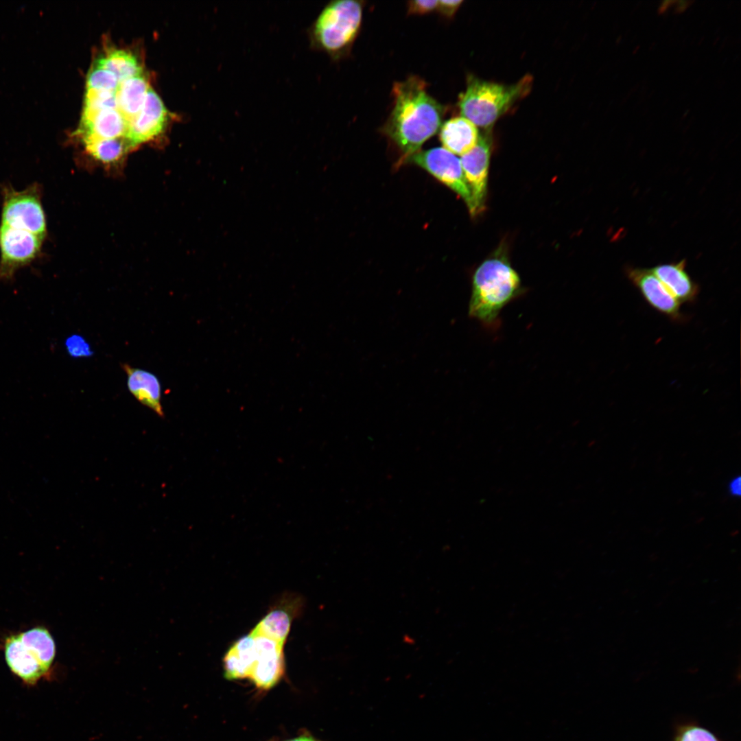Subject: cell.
<instances>
[{
	"instance_id": "obj_1",
	"label": "cell",
	"mask_w": 741,
	"mask_h": 741,
	"mask_svg": "<svg viewBox=\"0 0 741 741\" xmlns=\"http://www.w3.org/2000/svg\"><path fill=\"white\" fill-rule=\"evenodd\" d=\"M392 95L393 108L384 132L402 152L401 164L437 133L445 109L428 93L426 82L418 76L395 82Z\"/></svg>"
},
{
	"instance_id": "obj_2",
	"label": "cell",
	"mask_w": 741,
	"mask_h": 741,
	"mask_svg": "<svg viewBox=\"0 0 741 741\" xmlns=\"http://www.w3.org/2000/svg\"><path fill=\"white\" fill-rule=\"evenodd\" d=\"M471 285L469 315L488 328L498 326L502 309L523 292L518 273L500 249L476 268Z\"/></svg>"
},
{
	"instance_id": "obj_3",
	"label": "cell",
	"mask_w": 741,
	"mask_h": 741,
	"mask_svg": "<svg viewBox=\"0 0 741 741\" xmlns=\"http://www.w3.org/2000/svg\"><path fill=\"white\" fill-rule=\"evenodd\" d=\"M532 85V77L528 75L509 85L469 75L467 88L459 96L460 113L476 126L491 128L499 118L529 93Z\"/></svg>"
},
{
	"instance_id": "obj_4",
	"label": "cell",
	"mask_w": 741,
	"mask_h": 741,
	"mask_svg": "<svg viewBox=\"0 0 741 741\" xmlns=\"http://www.w3.org/2000/svg\"><path fill=\"white\" fill-rule=\"evenodd\" d=\"M362 14V1L329 2L307 30L311 47L325 52L333 60L344 57L360 32Z\"/></svg>"
},
{
	"instance_id": "obj_5",
	"label": "cell",
	"mask_w": 741,
	"mask_h": 741,
	"mask_svg": "<svg viewBox=\"0 0 741 741\" xmlns=\"http://www.w3.org/2000/svg\"><path fill=\"white\" fill-rule=\"evenodd\" d=\"M1 224L24 230L44 239L47 232L45 214L40 187L32 184L23 190L3 189Z\"/></svg>"
},
{
	"instance_id": "obj_6",
	"label": "cell",
	"mask_w": 741,
	"mask_h": 741,
	"mask_svg": "<svg viewBox=\"0 0 741 741\" xmlns=\"http://www.w3.org/2000/svg\"><path fill=\"white\" fill-rule=\"evenodd\" d=\"M406 163H413L424 169L456 193L466 203L471 215L475 216L471 191L460 160L455 154L444 148L420 150L405 159L401 164Z\"/></svg>"
},
{
	"instance_id": "obj_7",
	"label": "cell",
	"mask_w": 741,
	"mask_h": 741,
	"mask_svg": "<svg viewBox=\"0 0 741 741\" xmlns=\"http://www.w3.org/2000/svg\"><path fill=\"white\" fill-rule=\"evenodd\" d=\"M43 239L30 232L1 224L0 281L12 279L18 269L35 259Z\"/></svg>"
},
{
	"instance_id": "obj_8",
	"label": "cell",
	"mask_w": 741,
	"mask_h": 741,
	"mask_svg": "<svg viewBox=\"0 0 741 741\" xmlns=\"http://www.w3.org/2000/svg\"><path fill=\"white\" fill-rule=\"evenodd\" d=\"M491 128L479 134L475 147L460 159L462 171L471 191L475 215L484 209L488 172L492 145Z\"/></svg>"
},
{
	"instance_id": "obj_9",
	"label": "cell",
	"mask_w": 741,
	"mask_h": 741,
	"mask_svg": "<svg viewBox=\"0 0 741 741\" xmlns=\"http://www.w3.org/2000/svg\"><path fill=\"white\" fill-rule=\"evenodd\" d=\"M625 274L651 307L674 322L685 320V316L681 311L680 302L670 294L650 269L627 266Z\"/></svg>"
},
{
	"instance_id": "obj_10",
	"label": "cell",
	"mask_w": 741,
	"mask_h": 741,
	"mask_svg": "<svg viewBox=\"0 0 741 741\" xmlns=\"http://www.w3.org/2000/svg\"><path fill=\"white\" fill-rule=\"evenodd\" d=\"M250 633L255 637L256 657L248 679L257 688L270 690L284 674V645L266 636Z\"/></svg>"
},
{
	"instance_id": "obj_11",
	"label": "cell",
	"mask_w": 741,
	"mask_h": 741,
	"mask_svg": "<svg viewBox=\"0 0 741 741\" xmlns=\"http://www.w3.org/2000/svg\"><path fill=\"white\" fill-rule=\"evenodd\" d=\"M167 110L161 99L150 87L143 107L129 124L126 139L132 148L157 137L164 129Z\"/></svg>"
},
{
	"instance_id": "obj_12",
	"label": "cell",
	"mask_w": 741,
	"mask_h": 741,
	"mask_svg": "<svg viewBox=\"0 0 741 741\" xmlns=\"http://www.w3.org/2000/svg\"><path fill=\"white\" fill-rule=\"evenodd\" d=\"M4 655L10 670L29 685L49 677L21 641L19 633L8 636L4 642Z\"/></svg>"
},
{
	"instance_id": "obj_13",
	"label": "cell",
	"mask_w": 741,
	"mask_h": 741,
	"mask_svg": "<svg viewBox=\"0 0 741 741\" xmlns=\"http://www.w3.org/2000/svg\"><path fill=\"white\" fill-rule=\"evenodd\" d=\"M686 266L685 259H682L650 268L655 276L681 304L694 303L699 294V286L687 272Z\"/></svg>"
},
{
	"instance_id": "obj_14",
	"label": "cell",
	"mask_w": 741,
	"mask_h": 741,
	"mask_svg": "<svg viewBox=\"0 0 741 741\" xmlns=\"http://www.w3.org/2000/svg\"><path fill=\"white\" fill-rule=\"evenodd\" d=\"M127 375V386L130 393L143 405L163 416L161 405V386L153 373L128 364H121Z\"/></svg>"
},
{
	"instance_id": "obj_15",
	"label": "cell",
	"mask_w": 741,
	"mask_h": 741,
	"mask_svg": "<svg viewBox=\"0 0 741 741\" xmlns=\"http://www.w3.org/2000/svg\"><path fill=\"white\" fill-rule=\"evenodd\" d=\"M479 134L477 126L462 116L453 117L442 124L439 139L445 149L462 156L475 147Z\"/></svg>"
},
{
	"instance_id": "obj_16",
	"label": "cell",
	"mask_w": 741,
	"mask_h": 741,
	"mask_svg": "<svg viewBox=\"0 0 741 741\" xmlns=\"http://www.w3.org/2000/svg\"><path fill=\"white\" fill-rule=\"evenodd\" d=\"M128 123L118 109L103 110L91 119L81 121L79 128L82 141L125 137Z\"/></svg>"
},
{
	"instance_id": "obj_17",
	"label": "cell",
	"mask_w": 741,
	"mask_h": 741,
	"mask_svg": "<svg viewBox=\"0 0 741 741\" xmlns=\"http://www.w3.org/2000/svg\"><path fill=\"white\" fill-rule=\"evenodd\" d=\"M256 657L255 637L252 633L239 638L226 652L224 659V675L228 681L248 678Z\"/></svg>"
},
{
	"instance_id": "obj_18",
	"label": "cell",
	"mask_w": 741,
	"mask_h": 741,
	"mask_svg": "<svg viewBox=\"0 0 741 741\" xmlns=\"http://www.w3.org/2000/svg\"><path fill=\"white\" fill-rule=\"evenodd\" d=\"M149 84L142 75H138L119 84L117 90V109L128 124L141 110Z\"/></svg>"
},
{
	"instance_id": "obj_19",
	"label": "cell",
	"mask_w": 741,
	"mask_h": 741,
	"mask_svg": "<svg viewBox=\"0 0 741 741\" xmlns=\"http://www.w3.org/2000/svg\"><path fill=\"white\" fill-rule=\"evenodd\" d=\"M19 635L23 644L50 675L56 656V644L49 631L45 627L36 626Z\"/></svg>"
},
{
	"instance_id": "obj_20",
	"label": "cell",
	"mask_w": 741,
	"mask_h": 741,
	"mask_svg": "<svg viewBox=\"0 0 741 741\" xmlns=\"http://www.w3.org/2000/svg\"><path fill=\"white\" fill-rule=\"evenodd\" d=\"M95 64L111 71L119 83L142 74V67L137 58L124 49H110L100 56Z\"/></svg>"
},
{
	"instance_id": "obj_21",
	"label": "cell",
	"mask_w": 741,
	"mask_h": 741,
	"mask_svg": "<svg viewBox=\"0 0 741 741\" xmlns=\"http://www.w3.org/2000/svg\"><path fill=\"white\" fill-rule=\"evenodd\" d=\"M292 616L285 608H276L267 613L250 631L270 638L283 645L290 631Z\"/></svg>"
},
{
	"instance_id": "obj_22",
	"label": "cell",
	"mask_w": 741,
	"mask_h": 741,
	"mask_svg": "<svg viewBox=\"0 0 741 741\" xmlns=\"http://www.w3.org/2000/svg\"><path fill=\"white\" fill-rule=\"evenodd\" d=\"M82 142L89 154L95 159L105 164L116 163L130 149H132L126 137L86 140Z\"/></svg>"
},
{
	"instance_id": "obj_23",
	"label": "cell",
	"mask_w": 741,
	"mask_h": 741,
	"mask_svg": "<svg viewBox=\"0 0 741 741\" xmlns=\"http://www.w3.org/2000/svg\"><path fill=\"white\" fill-rule=\"evenodd\" d=\"M117 91L86 89L81 121L91 119L98 112L117 109Z\"/></svg>"
},
{
	"instance_id": "obj_24",
	"label": "cell",
	"mask_w": 741,
	"mask_h": 741,
	"mask_svg": "<svg viewBox=\"0 0 741 741\" xmlns=\"http://www.w3.org/2000/svg\"><path fill=\"white\" fill-rule=\"evenodd\" d=\"M119 84L111 71L95 64L88 73L86 89L117 91Z\"/></svg>"
},
{
	"instance_id": "obj_25",
	"label": "cell",
	"mask_w": 741,
	"mask_h": 741,
	"mask_svg": "<svg viewBox=\"0 0 741 741\" xmlns=\"http://www.w3.org/2000/svg\"><path fill=\"white\" fill-rule=\"evenodd\" d=\"M674 741H720L709 730L696 725L680 727L676 733Z\"/></svg>"
},
{
	"instance_id": "obj_26",
	"label": "cell",
	"mask_w": 741,
	"mask_h": 741,
	"mask_svg": "<svg viewBox=\"0 0 741 741\" xmlns=\"http://www.w3.org/2000/svg\"><path fill=\"white\" fill-rule=\"evenodd\" d=\"M64 344L68 353L73 357H89L93 355L90 344L79 334H73L68 337Z\"/></svg>"
},
{
	"instance_id": "obj_27",
	"label": "cell",
	"mask_w": 741,
	"mask_h": 741,
	"mask_svg": "<svg viewBox=\"0 0 741 741\" xmlns=\"http://www.w3.org/2000/svg\"><path fill=\"white\" fill-rule=\"evenodd\" d=\"M438 1H410L408 2V14L422 15L428 14L437 9Z\"/></svg>"
},
{
	"instance_id": "obj_28",
	"label": "cell",
	"mask_w": 741,
	"mask_h": 741,
	"mask_svg": "<svg viewBox=\"0 0 741 741\" xmlns=\"http://www.w3.org/2000/svg\"><path fill=\"white\" fill-rule=\"evenodd\" d=\"M462 3V1L460 0L438 1L436 10L441 15L451 18L455 14Z\"/></svg>"
},
{
	"instance_id": "obj_29",
	"label": "cell",
	"mask_w": 741,
	"mask_h": 741,
	"mask_svg": "<svg viewBox=\"0 0 741 741\" xmlns=\"http://www.w3.org/2000/svg\"><path fill=\"white\" fill-rule=\"evenodd\" d=\"M729 491L733 495H740L741 493L740 477L733 478L729 483Z\"/></svg>"
},
{
	"instance_id": "obj_30",
	"label": "cell",
	"mask_w": 741,
	"mask_h": 741,
	"mask_svg": "<svg viewBox=\"0 0 741 741\" xmlns=\"http://www.w3.org/2000/svg\"><path fill=\"white\" fill-rule=\"evenodd\" d=\"M283 741H320V740L316 739V738H314L313 736L308 733L307 732H305V733H302V734H301V735H299V736H296L295 738L288 739V740H283Z\"/></svg>"
},
{
	"instance_id": "obj_31",
	"label": "cell",
	"mask_w": 741,
	"mask_h": 741,
	"mask_svg": "<svg viewBox=\"0 0 741 741\" xmlns=\"http://www.w3.org/2000/svg\"><path fill=\"white\" fill-rule=\"evenodd\" d=\"M692 2L691 1H677L675 11L677 12H682L685 10Z\"/></svg>"
},
{
	"instance_id": "obj_32",
	"label": "cell",
	"mask_w": 741,
	"mask_h": 741,
	"mask_svg": "<svg viewBox=\"0 0 741 741\" xmlns=\"http://www.w3.org/2000/svg\"><path fill=\"white\" fill-rule=\"evenodd\" d=\"M675 1H668V0L662 1L661 4L660 5V7L659 8V13L665 12L668 9V8L670 5H672V3H674Z\"/></svg>"
}]
</instances>
